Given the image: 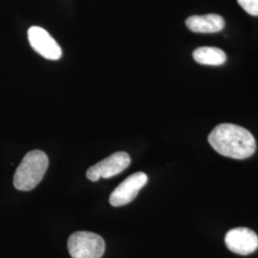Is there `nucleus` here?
<instances>
[{
	"instance_id": "obj_4",
	"label": "nucleus",
	"mask_w": 258,
	"mask_h": 258,
	"mask_svg": "<svg viewBox=\"0 0 258 258\" xmlns=\"http://www.w3.org/2000/svg\"><path fill=\"white\" fill-rule=\"evenodd\" d=\"M130 162V157L126 152H116L89 167L86 176L92 182L98 181L100 178H111L126 169Z\"/></svg>"
},
{
	"instance_id": "obj_10",
	"label": "nucleus",
	"mask_w": 258,
	"mask_h": 258,
	"mask_svg": "<svg viewBox=\"0 0 258 258\" xmlns=\"http://www.w3.org/2000/svg\"><path fill=\"white\" fill-rule=\"evenodd\" d=\"M237 2L250 16H258V0H237Z\"/></svg>"
},
{
	"instance_id": "obj_8",
	"label": "nucleus",
	"mask_w": 258,
	"mask_h": 258,
	"mask_svg": "<svg viewBox=\"0 0 258 258\" xmlns=\"http://www.w3.org/2000/svg\"><path fill=\"white\" fill-rule=\"evenodd\" d=\"M185 25L194 33H217L225 27V20L216 14L192 16L185 20Z\"/></svg>"
},
{
	"instance_id": "obj_5",
	"label": "nucleus",
	"mask_w": 258,
	"mask_h": 258,
	"mask_svg": "<svg viewBox=\"0 0 258 258\" xmlns=\"http://www.w3.org/2000/svg\"><path fill=\"white\" fill-rule=\"evenodd\" d=\"M148 175L144 172H136L129 176L111 194L109 203L113 207H121L131 203L148 183Z\"/></svg>"
},
{
	"instance_id": "obj_3",
	"label": "nucleus",
	"mask_w": 258,
	"mask_h": 258,
	"mask_svg": "<svg viewBox=\"0 0 258 258\" xmlns=\"http://www.w3.org/2000/svg\"><path fill=\"white\" fill-rule=\"evenodd\" d=\"M68 250L72 258H102L105 243L102 236L90 231H77L70 235Z\"/></svg>"
},
{
	"instance_id": "obj_6",
	"label": "nucleus",
	"mask_w": 258,
	"mask_h": 258,
	"mask_svg": "<svg viewBox=\"0 0 258 258\" xmlns=\"http://www.w3.org/2000/svg\"><path fill=\"white\" fill-rule=\"evenodd\" d=\"M30 45L37 52L50 60H57L62 55L61 48L52 36L43 28L33 26L28 30Z\"/></svg>"
},
{
	"instance_id": "obj_9",
	"label": "nucleus",
	"mask_w": 258,
	"mask_h": 258,
	"mask_svg": "<svg viewBox=\"0 0 258 258\" xmlns=\"http://www.w3.org/2000/svg\"><path fill=\"white\" fill-rule=\"evenodd\" d=\"M194 60L204 65H222L226 62L227 55L220 48L200 47L194 52Z\"/></svg>"
},
{
	"instance_id": "obj_1",
	"label": "nucleus",
	"mask_w": 258,
	"mask_h": 258,
	"mask_svg": "<svg viewBox=\"0 0 258 258\" xmlns=\"http://www.w3.org/2000/svg\"><path fill=\"white\" fill-rule=\"evenodd\" d=\"M212 148L223 156L237 160L252 156L256 149L253 135L248 129L233 123H221L209 135Z\"/></svg>"
},
{
	"instance_id": "obj_2",
	"label": "nucleus",
	"mask_w": 258,
	"mask_h": 258,
	"mask_svg": "<svg viewBox=\"0 0 258 258\" xmlns=\"http://www.w3.org/2000/svg\"><path fill=\"white\" fill-rule=\"evenodd\" d=\"M49 160L41 150L28 152L22 159L14 176V185L21 191H30L35 188L46 173Z\"/></svg>"
},
{
	"instance_id": "obj_7",
	"label": "nucleus",
	"mask_w": 258,
	"mask_h": 258,
	"mask_svg": "<svg viewBox=\"0 0 258 258\" xmlns=\"http://www.w3.org/2000/svg\"><path fill=\"white\" fill-rule=\"evenodd\" d=\"M225 243L232 252L248 255L257 249L258 236L248 228H235L227 232Z\"/></svg>"
}]
</instances>
